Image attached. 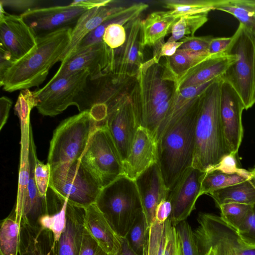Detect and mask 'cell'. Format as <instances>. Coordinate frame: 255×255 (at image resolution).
Segmentation results:
<instances>
[{
	"label": "cell",
	"instance_id": "6da1fadb",
	"mask_svg": "<svg viewBox=\"0 0 255 255\" xmlns=\"http://www.w3.org/2000/svg\"><path fill=\"white\" fill-rule=\"evenodd\" d=\"M162 74L153 57L143 63L129 94L138 126L147 130L156 142L172 116L177 91Z\"/></svg>",
	"mask_w": 255,
	"mask_h": 255
},
{
	"label": "cell",
	"instance_id": "7a4b0ae2",
	"mask_svg": "<svg viewBox=\"0 0 255 255\" xmlns=\"http://www.w3.org/2000/svg\"><path fill=\"white\" fill-rule=\"evenodd\" d=\"M199 96L165 128L156 141L157 163L165 185L170 191L184 172L192 166Z\"/></svg>",
	"mask_w": 255,
	"mask_h": 255
},
{
	"label": "cell",
	"instance_id": "3957f363",
	"mask_svg": "<svg viewBox=\"0 0 255 255\" xmlns=\"http://www.w3.org/2000/svg\"><path fill=\"white\" fill-rule=\"evenodd\" d=\"M71 27H65L37 36L34 49L14 62L0 81L3 90L11 92L38 87L50 69L66 49L71 40Z\"/></svg>",
	"mask_w": 255,
	"mask_h": 255
},
{
	"label": "cell",
	"instance_id": "277c9868",
	"mask_svg": "<svg viewBox=\"0 0 255 255\" xmlns=\"http://www.w3.org/2000/svg\"><path fill=\"white\" fill-rule=\"evenodd\" d=\"M221 77L199 96L195 129L192 167L203 172L214 168L229 154L223 138L220 116Z\"/></svg>",
	"mask_w": 255,
	"mask_h": 255
},
{
	"label": "cell",
	"instance_id": "5b68a950",
	"mask_svg": "<svg viewBox=\"0 0 255 255\" xmlns=\"http://www.w3.org/2000/svg\"><path fill=\"white\" fill-rule=\"evenodd\" d=\"M95 203L121 238H125L137 216L143 212L135 180L124 175L104 187Z\"/></svg>",
	"mask_w": 255,
	"mask_h": 255
},
{
	"label": "cell",
	"instance_id": "8992f818",
	"mask_svg": "<svg viewBox=\"0 0 255 255\" xmlns=\"http://www.w3.org/2000/svg\"><path fill=\"white\" fill-rule=\"evenodd\" d=\"M225 51L236 60L221 78L236 91L247 110L255 104V35L240 24Z\"/></svg>",
	"mask_w": 255,
	"mask_h": 255
},
{
	"label": "cell",
	"instance_id": "52a82bcc",
	"mask_svg": "<svg viewBox=\"0 0 255 255\" xmlns=\"http://www.w3.org/2000/svg\"><path fill=\"white\" fill-rule=\"evenodd\" d=\"M49 188L61 202L85 208L96 203L103 187L79 159L51 167Z\"/></svg>",
	"mask_w": 255,
	"mask_h": 255
},
{
	"label": "cell",
	"instance_id": "ba28073f",
	"mask_svg": "<svg viewBox=\"0 0 255 255\" xmlns=\"http://www.w3.org/2000/svg\"><path fill=\"white\" fill-rule=\"evenodd\" d=\"M98 126L88 112H80L63 121L55 129L50 142L47 163L51 168L80 159Z\"/></svg>",
	"mask_w": 255,
	"mask_h": 255
},
{
	"label": "cell",
	"instance_id": "9c48e42d",
	"mask_svg": "<svg viewBox=\"0 0 255 255\" xmlns=\"http://www.w3.org/2000/svg\"><path fill=\"white\" fill-rule=\"evenodd\" d=\"M80 160L103 188L124 175L123 161L105 123L93 131Z\"/></svg>",
	"mask_w": 255,
	"mask_h": 255
},
{
	"label": "cell",
	"instance_id": "30bf717a",
	"mask_svg": "<svg viewBox=\"0 0 255 255\" xmlns=\"http://www.w3.org/2000/svg\"><path fill=\"white\" fill-rule=\"evenodd\" d=\"M193 231L199 255H238L242 242L236 230L217 215L200 212Z\"/></svg>",
	"mask_w": 255,
	"mask_h": 255
},
{
	"label": "cell",
	"instance_id": "8fae6325",
	"mask_svg": "<svg viewBox=\"0 0 255 255\" xmlns=\"http://www.w3.org/2000/svg\"><path fill=\"white\" fill-rule=\"evenodd\" d=\"M90 74V70L85 69L50 80L43 88L34 91L38 112L44 116L54 117L74 105L75 98L85 87Z\"/></svg>",
	"mask_w": 255,
	"mask_h": 255
},
{
	"label": "cell",
	"instance_id": "7c38bea8",
	"mask_svg": "<svg viewBox=\"0 0 255 255\" xmlns=\"http://www.w3.org/2000/svg\"><path fill=\"white\" fill-rule=\"evenodd\" d=\"M119 88L114 98L107 107L104 121L124 161L128 157L138 125L129 94L120 92Z\"/></svg>",
	"mask_w": 255,
	"mask_h": 255
},
{
	"label": "cell",
	"instance_id": "4fadbf2b",
	"mask_svg": "<svg viewBox=\"0 0 255 255\" xmlns=\"http://www.w3.org/2000/svg\"><path fill=\"white\" fill-rule=\"evenodd\" d=\"M244 110L245 106L239 95L230 84L222 80L220 116L223 138L229 154L238 153L242 141Z\"/></svg>",
	"mask_w": 255,
	"mask_h": 255
},
{
	"label": "cell",
	"instance_id": "5bb4252c",
	"mask_svg": "<svg viewBox=\"0 0 255 255\" xmlns=\"http://www.w3.org/2000/svg\"><path fill=\"white\" fill-rule=\"evenodd\" d=\"M87 10L69 4L38 7L20 15L37 37L65 27L73 28Z\"/></svg>",
	"mask_w": 255,
	"mask_h": 255
},
{
	"label": "cell",
	"instance_id": "9a60e30c",
	"mask_svg": "<svg viewBox=\"0 0 255 255\" xmlns=\"http://www.w3.org/2000/svg\"><path fill=\"white\" fill-rule=\"evenodd\" d=\"M0 46L10 54L14 63L34 48L37 36L20 15L8 13L0 4Z\"/></svg>",
	"mask_w": 255,
	"mask_h": 255
},
{
	"label": "cell",
	"instance_id": "2e32d148",
	"mask_svg": "<svg viewBox=\"0 0 255 255\" xmlns=\"http://www.w3.org/2000/svg\"><path fill=\"white\" fill-rule=\"evenodd\" d=\"M205 173L192 166L189 168L170 191L168 199L172 210L169 219L173 226L186 220L195 209L196 202L201 196V181Z\"/></svg>",
	"mask_w": 255,
	"mask_h": 255
},
{
	"label": "cell",
	"instance_id": "e0dca14e",
	"mask_svg": "<svg viewBox=\"0 0 255 255\" xmlns=\"http://www.w3.org/2000/svg\"><path fill=\"white\" fill-rule=\"evenodd\" d=\"M139 17L126 24L127 40L116 58L111 72L119 83L128 77L135 76L143 63V49Z\"/></svg>",
	"mask_w": 255,
	"mask_h": 255
},
{
	"label": "cell",
	"instance_id": "ac0fdd59",
	"mask_svg": "<svg viewBox=\"0 0 255 255\" xmlns=\"http://www.w3.org/2000/svg\"><path fill=\"white\" fill-rule=\"evenodd\" d=\"M32 136L29 148V179L23 196L17 199L13 214L19 223H37L42 216L48 214L47 198L42 197L37 190L34 176L36 154Z\"/></svg>",
	"mask_w": 255,
	"mask_h": 255
},
{
	"label": "cell",
	"instance_id": "d6986e66",
	"mask_svg": "<svg viewBox=\"0 0 255 255\" xmlns=\"http://www.w3.org/2000/svg\"><path fill=\"white\" fill-rule=\"evenodd\" d=\"M149 229L154 221L158 206L168 199L170 191L164 182L157 162L152 164L135 180Z\"/></svg>",
	"mask_w": 255,
	"mask_h": 255
},
{
	"label": "cell",
	"instance_id": "ffe728a7",
	"mask_svg": "<svg viewBox=\"0 0 255 255\" xmlns=\"http://www.w3.org/2000/svg\"><path fill=\"white\" fill-rule=\"evenodd\" d=\"M155 162H157L156 142L147 130L139 127L129 153L123 162L124 175L135 180Z\"/></svg>",
	"mask_w": 255,
	"mask_h": 255
},
{
	"label": "cell",
	"instance_id": "44dd1931",
	"mask_svg": "<svg viewBox=\"0 0 255 255\" xmlns=\"http://www.w3.org/2000/svg\"><path fill=\"white\" fill-rule=\"evenodd\" d=\"M109 63V50L103 41L86 48L61 64L50 80L54 81L85 69L90 70L89 76H94L104 71Z\"/></svg>",
	"mask_w": 255,
	"mask_h": 255
},
{
	"label": "cell",
	"instance_id": "7402d4cb",
	"mask_svg": "<svg viewBox=\"0 0 255 255\" xmlns=\"http://www.w3.org/2000/svg\"><path fill=\"white\" fill-rule=\"evenodd\" d=\"M83 209L85 229L109 255H118L122 248V238L103 213L96 203Z\"/></svg>",
	"mask_w": 255,
	"mask_h": 255
},
{
	"label": "cell",
	"instance_id": "603a6c76",
	"mask_svg": "<svg viewBox=\"0 0 255 255\" xmlns=\"http://www.w3.org/2000/svg\"><path fill=\"white\" fill-rule=\"evenodd\" d=\"M111 4L88 9L81 16L72 29L69 44L59 59L58 62H60L61 64L74 54L80 42L88 34L125 8Z\"/></svg>",
	"mask_w": 255,
	"mask_h": 255
},
{
	"label": "cell",
	"instance_id": "cb8c5ba5",
	"mask_svg": "<svg viewBox=\"0 0 255 255\" xmlns=\"http://www.w3.org/2000/svg\"><path fill=\"white\" fill-rule=\"evenodd\" d=\"M83 209L67 202L66 227L56 244V255H79L84 229Z\"/></svg>",
	"mask_w": 255,
	"mask_h": 255
},
{
	"label": "cell",
	"instance_id": "d4e9b609",
	"mask_svg": "<svg viewBox=\"0 0 255 255\" xmlns=\"http://www.w3.org/2000/svg\"><path fill=\"white\" fill-rule=\"evenodd\" d=\"M19 255H56L52 233L38 223H21Z\"/></svg>",
	"mask_w": 255,
	"mask_h": 255
},
{
	"label": "cell",
	"instance_id": "484cf974",
	"mask_svg": "<svg viewBox=\"0 0 255 255\" xmlns=\"http://www.w3.org/2000/svg\"><path fill=\"white\" fill-rule=\"evenodd\" d=\"M236 60L234 55L225 51L214 55H210L198 64L179 84L175 86L181 89L210 81L221 77L229 66Z\"/></svg>",
	"mask_w": 255,
	"mask_h": 255
},
{
	"label": "cell",
	"instance_id": "4316f807",
	"mask_svg": "<svg viewBox=\"0 0 255 255\" xmlns=\"http://www.w3.org/2000/svg\"><path fill=\"white\" fill-rule=\"evenodd\" d=\"M147 255H181L176 227L169 218L163 223L154 220L150 226Z\"/></svg>",
	"mask_w": 255,
	"mask_h": 255
},
{
	"label": "cell",
	"instance_id": "83f0119b",
	"mask_svg": "<svg viewBox=\"0 0 255 255\" xmlns=\"http://www.w3.org/2000/svg\"><path fill=\"white\" fill-rule=\"evenodd\" d=\"M209 56L207 52L178 49L173 56L165 57L162 77L173 82L176 86Z\"/></svg>",
	"mask_w": 255,
	"mask_h": 255
},
{
	"label": "cell",
	"instance_id": "f1b7e54d",
	"mask_svg": "<svg viewBox=\"0 0 255 255\" xmlns=\"http://www.w3.org/2000/svg\"><path fill=\"white\" fill-rule=\"evenodd\" d=\"M167 14L166 11H155L141 20L142 44L144 47L155 46L164 41V37L171 32L177 21Z\"/></svg>",
	"mask_w": 255,
	"mask_h": 255
},
{
	"label": "cell",
	"instance_id": "f546056e",
	"mask_svg": "<svg viewBox=\"0 0 255 255\" xmlns=\"http://www.w3.org/2000/svg\"><path fill=\"white\" fill-rule=\"evenodd\" d=\"M148 6V5L146 3L140 2L132 4L128 7H125L115 15L104 21L88 34L80 42L73 55L91 45L103 42V36L105 30L110 23L114 22L127 23L139 17L141 12L145 10Z\"/></svg>",
	"mask_w": 255,
	"mask_h": 255
},
{
	"label": "cell",
	"instance_id": "4dcf8cb0",
	"mask_svg": "<svg viewBox=\"0 0 255 255\" xmlns=\"http://www.w3.org/2000/svg\"><path fill=\"white\" fill-rule=\"evenodd\" d=\"M208 195L216 206L229 203L253 205L255 203V185L252 179L212 191Z\"/></svg>",
	"mask_w": 255,
	"mask_h": 255
},
{
	"label": "cell",
	"instance_id": "1f68e13d",
	"mask_svg": "<svg viewBox=\"0 0 255 255\" xmlns=\"http://www.w3.org/2000/svg\"><path fill=\"white\" fill-rule=\"evenodd\" d=\"M220 0H163L161 5L169 9L166 11L169 16L176 20L180 18L202 13H209L215 10Z\"/></svg>",
	"mask_w": 255,
	"mask_h": 255
},
{
	"label": "cell",
	"instance_id": "d6a6232c",
	"mask_svg": "<svg viewBox=\"0 0 255 255\" xmlns=\"http://www.w3.org/2000/svg\"><path fill=\"white\" fill-rule=\"evenodd\" d=\"M215 9L232 14L255 35V0H220Z\"/></svg>",
	"mask_w": 255,
	"mask_h": 255
},
{
	"label": "cell",
	"instance_id": "836d02e7",
	"mask_svg": "<svg viewBox=\"0 0 255 255\" xmlns=\"http://www.w3.org/2000/svg\"><path fill=\"white\" fill-rule=\"evenodd\" d=\"M20 228L13 215L3 220L0 231V255H19Z\"/></svg>",
	"mask_w": 255,
	"mask_h": 255
},
{
	"label": "cell",
	"instance_id": "e575fe53",
	"mask_svg": "<svg viewBox=\"0 0 255 255\" xmlns=\"http://www.w3.org/2000/svg\"><path fill=\"white\" fill-rule=\"evenodd\" d=\"M252 179L238 173L229 174L211 169L206 172L201 184L200 195L209 194L212 191Z\"/></svg>",
	"mask_w": 255,
	"mask_h": 255
},
{
	"label": "cell",
	"instance_id": "d590c367",
	"mask_svg": "<svg viewBox=\"0 0 255 255\" xmlns=\"http://www.w3.org/2000/svg\"><path fill=\"white\" fill-rule=\"evenodd\" d=\"M126 24L121 22H114L109 24L105 30L103 41L109 52V64L105 71H110L115 59L126 42Z\"/></svg>",
	"mask_w": 255,
	"mask_h": 255
},
{
	"label": "cell",
	"instance_id": "8d00e7d4",
	"mask_svg": "<svg viewBox=\"0 0 255 255\" xmlns=\"http://www.w3.org/2000/svg\"><path fill=\"white\" fill-rule=\"evenodd\" d=\"M149 229L143 212L137 216L125 238L130 248L137 255H147Z\"/></svg>",
	"mask_w": 255,
	"mask_h": 255
},
{
	"label": "cell",
	"instance_id": "74e56055",
	"mask_svg": "<svg viewBox=\"0 0 255 255\" xmlns=\"http://www.w3.org/2000/svg\"><path fill=\"white\" fill-rule=\"evenodd\" d=\"M208 13H202L180 18L171 28V36L167 41L180 40L187 36H194L195 32L208 21Z\"/></svg>",
	"mask_w": 255,
	"mask_h": 255
},
{
	"label": "cell",
	"instance_id": "f35d334b",
	"mask_svg": "<svg viewBox=\"0 0 255 255\" xmlns=\"http://www.w3.org/2000/svg\"><path fill=\"white\" fill-rule=\"evenodd\" d=\"M253 205L229 203L220 205L221 218L229 226L237 231L250 214Z\"/></svg>",
	"mask_w": 255,
	"mask_h": 255
},
{
	"label": "cell",
	"instance_id": "ab89813d",
	"mask_svg": "<svg viewBox=\"0 0 255 255\" xmlns=\"http://www.w3.org/2000/svg\"><path fill=\"white\" fill-rule=\"evenodd\" d=\"M61 202L62 206L59 211L52 215L45 214L40 217L37 222L41 227L52 233L56 244L64 232L66 225V212L67 201Z\"/></svg>",
	"mask_w": 255,
	"mask_h": 255
},
{
	"label": "cell",
	"instance_id": "60d3db41",
	"mask_svg": "<svg viewBox=\"0 0 255 255\" xmlns=\"http://www.w3.org/2000/svg\"><path fill=\"white\" fill-rule=\"evenodd\" d=\"M181 255H199L198 249L194 232L186 221L179 222L176 226Z\"/></svg>",
	"mask_w": 255,
	"mask_h": 255
},
{
	"label": "cell",
	"instance_id": "b9f144b4",
	"mask_svg": "<svg viewBox=\"0 0 255 255\" xmlns=\"http://www.w3.org/2000/svg\"><path fill=\"white\" fill-rule=\"evenodd\" d=\"M51 174V167L48 163L44 164L36 157L34 168V176L40 195L47 198Z\"/></svg>",
	"mask_w": 255,
	"mask_h": 255
},
{
	"label": "cell",
	"instance_id": "7bdbcfd3",
	"mask_svg": "<svg viewBox=\"0 0 255 255\" xmlns=\"http://www.w3.org/2000/svg\"><path fill=\"white\" fill-rule=\"evenodd\" d=\"M212 169L229 174L238 173L252 179L251 171L247 170L241 167L238 153L225 155L218 164Z\"/></svg>",
	"mask_w": 255,
	"mask_h": 255
},
{
	"label": "cell",
	"instance_id": "ee69618b",
	"mask_svg": "<svg viewBox=\"0 0 255 255\" xmlns=\"http://www.w3.org/2000/svg\"><path fill=\"white\" fill-rule=\"evenodd\" d=\"M243 244L249 248H255V203L244 223L237 231Z\"/></svg>",
	"mask_w": 255,
	"mask_h": 255
},
{
	"label": "cell",
	"instance_id": "f6af8a7d",
	"mask_svg": "<svg viewBox=\"0 0 255 255\" xmlns=\"http://www.w3.org/2000/svg\"><path fill=\"white\" fill-rule=\"evenodd\" d=\"M213 38L211 35L187 36L180 40L183 41V44L179 49L208 53L209 45Z\"/></svg>",
	"mask_w": 255,
	"mask_h": 255
},
{
	"label": "cell",
	"instance_id": "bcb514c9",
	"mask_svg": "<svg viewBox=\"0 0 255 255\" xmlns=\"http://www.w3.org/2000/svg\"><path fill=\"white\" fill-rule=\"evenodd\" d=\"M79 255H109L88 232L84 229Z\"/></svg>",
	"mask_w": 255,
	"mask_h": 255
},
{
	"label": "cell",
	"instance_id": "7dc6e473",
	"mask_svg": "<svg viewBox=\"0 0 255 255\" xmlns=\"http://www.w3.org/2000/svg\"><path fill=\"white\" fill-rule=\"evenodd\" d=\"M43 2V1L38 0H0V4L3 7H7L9 9L21 12V14L38 7H41L40 5Z\"/></svg>",
	"mask_w": 255,
	"mask_h": 255
},
{
	"label": "cell",
	"instance_id": "c3c4849f",
	"mask_svg": "<svg viewBox=\"0 0 255 255\" xmlns=\"http://www.w3.org/2000/svg\"><path fill=\"white\" fill-rule=\"evenodd\" d=\"M182 44L183 41L181 40L180 41H167L165 43L162 41L154 46L155 48L153 58L158 63L161 57H166L173 56Z\"/></svg>",
	"mask_w": 255,
	"mask_h": 255
},
{
	"label": "cell",
	"instance_id": "681fc988",
	"mask_svg": "<svg viewBox=\"0 0 255 255\" xmlns=\"http://www.w3.org/2000/svg\"><path fill=\"white\" fill-rule=\"evenodd\" d=\"M232 41L230 37H213L208 49L209 55H214L224 52Z\"/></svg>",
	"mask_w": 255,
	"mask_h": 255
},
{
	"label": "cell",
	"instance_id": "f907efd6",
	"mask_svg": "<svg viewBox=\"0 0 255 255\" xmlns=\"http://www.w3.org/2000/svg\"><path fill=\"white\" fill-rule=\"evenodd\" d=\"M13 63L10 54L0 46V81Z\"/></svg>",
	"mask_w": 255,
	"mask_h": 255
},
{
	"label": "cell",
	"instance_id": "816d5d0a",
	"mask_svg": "<svg viewBox=\"0 0 255 255\" xmlns=\"http://www.w3.org/2000/svg\"><path fill=\"white\" fill-rule=\"evenodd\" d=\"M171 210V205L168 199L162 201L156 209L155 220L160 223L165 222L169 218Z\"/></svg>",
	"mask_w": 255,
	"mask_h": 255
},
{
	"label": "cell",
	"instance_id": "f5cc1de1",
	"mask_svg": "<svg viewBox=\"0 0 255 255\" xmlns=\"http://www.w3.org/2000/svg\"><path fill=\"white\" fill-rule=\"evenodd\" d=\"M115 1L112 0H74L70 3L73 6L83 7L88 9L111 4Z\"/></svg>",
	"mask_w": 255,
	"mask_h": 255
},
{
	"label": "cell",
	"instance_id": "db71d44e",
	"mask_svg": "<svg viewBox=\"0 0 255 255\" xmlns=\"http://www.w3.org/2000/svg\"><path fill=\"white\" fill-rule=\"evenodd\" d=\"M12 104V101L7 97L0 99V130L7 122L9 113Z\"/></svg>",
	"mask_w": 255,
	"mask_h": 255
},
{
	"label": "cell",
	"instance_id": "11a10c76",
	"mask_svg": "<svg viewBox=\"0 0 255 255\" xmlns=\"http://www.w3.org/2000/svg\"><path fill=\"white\" fill-rule=\"evenodd\" d=\"M122 248L118 255H137L129 246L126 238H122Z\"/></svg>",
	"mask_w": 255,
	"mask_h": 255
},
{
	"label": "cell",
	"instance_id": "9f6ffc18",
	"mask_svg": "<svg viewBox=\"0 0 255 255\" xmlns=\"http://www.w3.org/2000/svg\"><path fill=\"white\" fill-rule=\"evenodd\" d=\"M238 255H255V248H249L242 242L239 250Z\"/></svg>",
	"mask_w": 255,
	"mask_h": 255
},
{
	"label": "cell",
	"instance_id": "6f0895ef",
	"mask_svg": "<svg viewBox=\"0 0 255 255\" xmlns=\"http://www.w3.org/2000/svg\"><path fill=\"white\" fill-rule=\"evenodd\" d=\"M251 172L252 174V180L255 185V166L251 171Z\"/></svg>",
	"mask_w": 255,
	"mask_h": 255
}]
</instances>
